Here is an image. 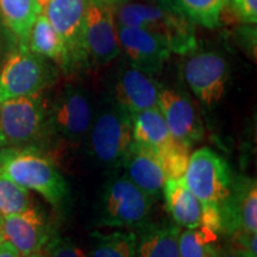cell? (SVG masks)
<instances>
[{"label":"cell","mask_w":257,"mask_h":257,"mask_svg":"<svg viewBox=\"0 0 257 257\" xmlns=\"http://www.w3.org/2000/svg\"><path fill=\"white\" fill-rule=\"evenodd\" d=\"M217 239L218 234L205 226L180 232L179 257H212L216 252Z\"/></svg>","instance_id":"obj_25"},{"label":"cell","mask_w":257,"mask_h":257,"mask_svg":"<svg viewBox=\"0 0 257 257\" xmlns=\"http://www.w3.org/2000/svg\"><path fill=\"white\" fill-rule=\"evenodd\" d=\"M212 257H217V255H216V252H214V255H213V256H212Z\"/></svg>","instance_id":"obj_36"},{"label":"cell","mask_w":257,"mask_h":257,"mask_svg":"<svg viewBox=\"0 0 257 257\" xmlns=\"http://www.w3.org/2000/svg\"><path fill=\"white\" fill-rule=\"evenodd\" d=\"M0 170L23 188L38 193L57 211H63L69 204L68 182L53 159L40 148H2Z\"/></svg>","instance_id":"obj_1"},{"label":"cell","mask_w":257,"mask_h":257,"mask_svg":"<svg viewBox=\"0 0 257 257\" xmlns=\"http://www.w3.org/2000/svg\"><path fill=\"white\" fill-rule=\"evenodd\" d=\"M134 230L135 257H179V225L147 220Z\"/></svg>","instance_id":"obj_18"},{"label":"cell","mask_w":257,"mask_h":257,"mask_svg":"<svg viewBox=\"0 0 257 257\" xmlns=\"http://www.w3.org/2000/svg\"><path fill=\"white\" fill-rule=\"evenodd\" d=\"M150 3H156V4H160L161 3V0H149Z\"/></svg>","instance_id":"obj_34"},{"label":"cell","mask_w":257,"mask_h":257,"mask_svg":"<svg viewBox=\"0 0 257 257\" xmlns=\"http://www.w3.org/2000/svg\"><path fill=\"white\" fill-rule=\"evenodd\" d=\"M117 32L120 50L130 66L152 76L163 69L170 50L162 38L140 28L117 25Z\"/></svg>","instance_id":"obj_14"},{"label":"cell","mask_w":257,"mask_h":257,"mask_svg":"<svg viewBox=\"0 0 257 257\" xmlns=\"http://www.w3.org/2000/svg\"><path fill=\"white\" fill-rule=\"evenodd\" d=\"M113 15L117 25L143 29L162 38L170 53L188 56L197 51L194 24L168 6L127 0L114 6Z\"/></svg>","instance_id":"obj_2"},{"label":"cell","mask_w":257,"mask_h":257,"mask_svg":"<svg viewBox=\"0 0 257 257\" xmlns=\"http://www.w3.org/2000/svg\"><path fill=\"white\" fill-rule=\"evenodd\" d=\"M42 12L66 44L73 70L87 63L83 44L86 0H48Z\"/></svg>","instance_id":"obj_13"},{"label":"cell","mask_w":257,"mask_h":257,"mask_svg":"<svg viewBox=\"0 0 257 257\" xmlns=\"http://www.w3.org/2000/svg\"><path fill=\"white\" fill-rule=\"evenodd\" d=\"M223 233H252L257 231V185L256 180L245 175H234L230 193L219 206Z\"/></svg>","instance_id":"obj_15"},{"label":"cell","mask_w":257,"mask_h":257,"mask_svg":"<svg viewBox=\"0 0 257 257\" xmlns=\"http://www.w3.org/2000/svg\"><path fill=\"white\" fill-rule=\"evenodd\" d=\"M27 257H46L43 252H37V253H32V255H29Z\"/></svg>","instance_id":"obj_33"},{"label":"cell","mask_w":257,"mask_h":257,"mask_svg":"<svg viewBox=\"0 0 257 257\" xmlns=\"http://www.w3.org/2000/svg\"><path fill=\"white\" fill-rule=\"evenodd\" d=\"M154 202L126 175H114L101 188L96 202V225L134 230L149 219Z\"/></svg>","instance_id":"obj_4"},{"label":"cell","mask_w":257,"mask_h":257,"mask_svg":"<svg viewBox=\"0 0 257 257\" xmlns=\"http://www.w3.org/2000/svg\"><path fill=\"white\" fill-rule=\"evenodd\" d=\"M0 128L8 147H37L49 135L48 108L42 94L0 102Z\"/></svg>","instance_id":"obj_5"},{"label":"cell","mask_w":257,"mask_h":257,"mask_svg":"<svg viewBox=\"0 0 257 257\" xmlns=\"http://www.w3.org/2000/svg\"><path fill=\"white\" fill-rule=\"evenodd\" d=\"M46 257H88L87 252L68 237H61L54 234L44 246Z\"/></svg>","instance_id":"obj_27"},{"label":"cell","mask_w":257,"mask_h":257,"mask_svg":"<svg viewBox=\"0 0 257 257\" xmlns=\"http://www.w3.org/2000/svg\"><path fill=\"white\" fill-rule=\"evenodd\" d=\"M226 3L227 0H161L160 5L173 9L194 25L216 29L220 25Z\"/></svg>","instance_id":"obj_23"},{"label":"cell","mask_w":257,"mask_h":257,"mask_svg":"<svg viewBox=\"0 0 257 257\" xmlns=\"http://www.w3.org/2000/svg\"><path fill=\"white\" fill-rule=\"evenodd\" d=\"M184 78L204 106L214 107L226 92L230 68L218 51H194L185 61Z\"/></svg>","instance_id":"obj_9"},{"label":"cell","mask_w":257,"mask_h":257,"mask_svg":"<svg viewBox=\"0 0 257 257\" xmlns=\"http://www.w3.org/2000/svg\"><path fill=\"white\" fill-rule=\"evenodd\" d=\"M121 168L138 188L154 200L162 198L167 181L159 156L144 144L133 141L125 154Z\"/></svg>","instance_id":"obj_17"},{"label":"cell","mask_w":257,"mask_h":257,"mask_svg":"<svg viewBox=\"0 0 257 257\" xmlns=\"http://www.w3.org/2000/svg\"><path fill=\"white\" fill-rule=\"evenodd\" d=\"M0 257H21L17 250L6 240L0 242Z\"/></svg>","instance_id":"obj_29"},{"label":"cell","mask_w":257,"mask_h":257,"mask_svg":"<svg viewBox=\"0 0 257 257\" xmlns=\"http://www.w3.org/2000/svg\"><path fill=\"white\" fill-rule=\"evenodd\" d=\"M231 14L243 24L257 23V0H227Z\"/></svg>","instance_id":"obj_28"},{"label":"cell","mask_w":257,"mask_h":257,"mask_svg":"<svg viewBox=\"0 0 257 257\" xmlns=\"http://www.w3.org/2000/svg\"><path fill=\"white\" fill-rule=\"evenodd\" d=\"M162 197L166 210L176 225L187 229L200 226L202 202L187 187L184 178L167 179Z\"/></svg>","instance_id":"obj_20"},{"label":"cell","mask_w":257,"mask_h":257,"mask_svg":"<svg viewBox=\"0 0 257 257\" xmlns=\"http://www.w3.org/2000/svg\"><path fill=\"white\" fill-rule=\"evenodd\" d=\"M94 113L91 93L82 86L68 83L48 110L49 133L69 143L83 142Z\"/></svg>","instance_id":"obj_6"},{"label":"cell","mask_w":257,"mask_h":257,"mask_svg":"<svg viewBox=\"0 0 257 257\" xmlns=\"http://www.w3.org/2000/svg\"><path fill=\"white\" fill-rule=\"evenodd\" d=\"M98 2H100L105 5H108V6H112V8H114L115 5L121 4V3H124V2H127V0H98Z\"/></svg>","instance_id":"obj_30"},{"label":"cell","mask_w":257,"mask_h":257,"mask_svg":"<svg viewBox=\"0 0 257 257\" xmlns=\"http://www.w3.org/2000/svg\"><path fill=\"white\" fill-rule=\"evenodd\" d=\"M4 147H8V144H6L5 137L2 133V128H0V149H2V148H4Z\"/></svg>","instance_id":"obj_31"},{"label":"cell","mask_w":257,"mask_h":257,"mask_svg":"<svg viewBox=\"0 0 257 257\" xmlns=\"http://www.w3.org/2000/svg\"><path fill=\"white\" fill-rule=\"evenodd\" d=\"M32 204L30 194L0 170V217L19 213Z\"/></svg>","instance_id":"obj_26"},{"label":"cell","mask_w":257,"mask_h":257,"mask_svg":"<svg viewBox=\"0 0 257 257\" xmlns=\"http://www.w3.org/2000/svg\"><path fill=\"white\" fill-rule=\"evenodd\" d=\"M134 231H93L89 234L88 257H135Z\"/></svg>","instance_id":"obj_24"},{"label":"cell","mask_w":257,"mask_h":257,"mask_svg":"<svg viewBox=\"0 0 257 257\" xmlns=\"http://www.w3.org/2000/svg\"><path fill=\"white\" fill-rule=\"evenodd\" d=\"M131 120L133 141L150 148L159 159L181 144L172 136L159 107L131 113Z\"/></svg>","instance_id":"obj_19"},{"label":"cell","mask_w":257,"mask_h":257,"mask_svg":"<svg viewBox=\"0 0 257 257\" xmlns=\"http://www.w3.org/2000/svg\"><path fill=\"white\" fill-rule=\"evenodd\" d=\"M28 48L34 54L54 61L64 72H73L69 53L46 15L37 16L29 35Z\"/></svg>","instance_id":"obj_21"},{"label":"cell","mask_w":257,"mask_h":257,"mask_svg":"<svg viewBox=\"0 0 257 257\" xmlns=\"http://www.w3.org/2000/svg\"><path fill=\"white\" fill-rule=\"evenodd\" d=\"M83 142L96 165L107 169L119 168L133 142L131 114L110 96L95 110Z\"/></svg>","instance_id":"obj_3"},{"label":"cell","mask_w":257,"mask_h":257,"mask_svg":"<svg viewBox=\"0 0 257 257\" xmlns=\"http://www.w3.org/2000/svg\"><path fill=\"white\" fill-rule=\"evenodd\" d=\"M157 107L172 136L191 149L204 137V126L192 99L184 89L161 85Z\"/></svg>","instance_id":"obj_12"},{"label":"cell","mask_w":257,"mask_h":257,"mask_svg":"<svg viewBox=\"0 0 257 257\" xmlns=\"http://www.w3.org/2000/svg\"><path fill=\"white\" fill-rule=\"evenodd\" d=\"M160 87L152 75L127 64L117 72L110 96L131 114L156 108Z\"/></svg>","instance_id":"obj_16"},{"label":"cell","mask_w":257,"mask_h":257,"mask_svg":"<svg viewBox=\"0 0 257 257\" xmlns=\"http://www.w3.org/2000/svg\"><path fill=\"white\" fill-rule=\"evenodd\" d=\"M0 14L6 27L18 40L19 47L28 48L30 30L42 8L36 0H0Z\"/></svg>","instance_id":"obj_22"},{"label":"cell","mask_w":257,"mask_h":257,"mask_svg":"<svg viewBox=\"0 0 257 257\" xmlns=\"http://www.w3.org/2000/svg\"><path fill=\"white\" fill-rule=\"evenodd\" d=\"M36 2L40 4V6L42 8V10H43L44 6H46V4L48 3V0H36Z\"/></svg>","instance_id":"obj_32"},{"label":"cell","mask_w":257,"mask_h":257,"mask_svg":"<svg viewBox=\"0 0 257 257\" xmlns=\"http://www.w3.org/2000/svg\"><path fill=\"white\" fill-rule=\"evenodd\" d=\"M54 80V70L44 57L29 48L12 51L0 70V102L21 96L36 95Z\"/></svg>","instance_id":"obj_8"},{"label":"cell","mask_w":257,"mask_h":257,"mask_svg":"<svg viewBox=\"0 0 257 257\" xmlns=\"http://www.w3.org/2000/svg\"><path fill=\"white\" fill-rule=\"evenodd\" d=\"M0 229L3 239L11 244L21 257L42 252L55 234L46 213L32 204L19 213L0 217Z\"/></svg>","instance_id":"obj_11"},{"label":"cell","mask_w":257,"mask_h":257,"mask_svg":"<svg viewBox=\"0 0 257 257\" xmlns=\"http://www.w3.org/2000/svg\"><path fill=\"white\" fill-rule=\"evenodd\" d=\"M233 178L229 163L206 147L189 156L184 175L185 184L202 204L218 207L229 195Z\"/></svg>","instance_id":"obj_7"},{"label":"cell","mask_w":257,"mask_h":257,"mask_svg":"<svg viewBox=\"0 0 257 257\" xmlns=\"http://www.w3.org/2000/svg\"><path fill=\"white\" fill-rule=\"evenodd\" d=\"M83 44L88 60L105 66L120 55L113 8L98 0H86Z\"/></svg>","instance_id":"obj_10"},{"label":"cell","mask_w":257,"mask_h":257,"mask_svg":"<svg viewBox=\"0 0 257 257\" xmlns=\"http://www.w3.org/2000/svg\"><path fill=\"white\" fill-rule=\"evenodd\" d=\"M2 240H4V239H3V234H2V229H0V242H2Z\"/></svg>","instance_id":"obj_35"}]
</instances>
